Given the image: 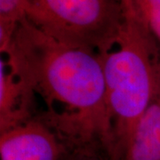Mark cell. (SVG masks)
Instances as JSON below:
<instances>
[{
    "label": "cell",
    "mask_w": 160,
    "mask_h": 160,
    "mask_svg": "<svg viewBox=\"0 0 160 160\" xmlns=\"http://www.w3.org/2000/svg\"><path fill=\"white\" fill-rule=\"evenodd\" d=\"M160 44V0H132Z\"/></svg>",
    "instance_id": "cell-8"
},
{
    "label": "cell",
    "mask_w": 160,
    "mask_h": 160,
    "mask_svg": "<svg viewBox=\"0 0 160 160\" xmlns=\"http://www.w3.org/2000/svg\"><path fill=\"white\" fill-rule=\"evenodd\" d=\"M64 160H112L105 151L101 149H73Z\"/></svg>",
    "instance_id": "cell-9"
},
{
    "label": "cell",
    "mask_w": 160,
    "mask_h": 160,
    "mask_svg": "<svg viewBox=\"0 0 160 160\" xmlns=\"http://www.w3.org/2000/svg\"><path fill=\"white\" fill-rule=\"evenodd\" d=\"M71 150L38 116L0 132V160H64Z\"/></svg>",
    "instance_id": "cell-4"
},
{
    "label": "cell",
    "mask_w": 160,
    "mask_h": 160,
    "mask_svg": "<svg viewBox=\"0 0 160 160\" xmlns=\"http://www.w3.org/2000/svg\"><path fill=\"white\" fill-rule=\"evenodd\" d=\"M121 160H160V91L140 120Z\"/></svg>",
    "instance_id": "cell-6"
},
{
    "label": "cell",
    "mask_w": 160,
    "mask_h": 160,
    "mask_svg": "<svg viewBox=\"0 0 160 160\" xmlns=\"http://www.w3.org/2000/svg\"><path fill=\"white\" fill-rule=\"evenodd\" d=\"M114 46L102 55L109 109V157L121 160L140 120L160 91V44L132 0Z\"/></svg>",
    "instance_id": "cell-2"
},
{
    "label": "cell",
    "mask_w": 160,
    "mask_h": 160,
    "mask_svg": "<svg viewBox=\"0 0 160 160\" xmlns=\"http://www.w3.org/2000/svg\"><path fill=\"white\" fill-rule=\"evenodd\" d=\"M25 18L62 44L102 55L118 38L122 0H27Z\"/></svg>",
    "instance_id": "cell-3"
},
{
    "label": "cell",
    "mask_w": 160,
    "mask_h": 160,
    "mask_svg": "<svg viewBox=\"0 0 160 160\" xmlns=\"http://www.w3.org/2000/svg\"><path fill=\"white\" fill-rule=\"evenodd\" d=\"M27 0H0V28L15 30L25 18Z\"/></svg>",
    "instance_id": "cell-7"
},
{
    "label": "cell",
    "mask_w": 160,
    "mask_h": 160,
    "mask_svg": "<svg viewBox=\"0 0 160 160\" xmlns=\"http://www.w3.org/2000/svg\"><path fill=\"white\" fill-rule=\"evenodd\" d=\"M35 94L6 55L0 59V132L22 124L32 115Z\"/></svg>",
    "instance_id": "cell-5"
},
{
    "label": "cell",
    "mask_w": 160,
    "mask_h": 160,
    "mask_svg": "<svg viewBox=\"0 0 160 160\" xmlns=\"http://www.w3.org/2000/svg\"><path fill=\"white\" fill-rule=\"evenodd\" d=\"M1 54L44 101L46 110L37 115L40 119L71 149H102L109 157L102 55L58 42L27 18L18 23L11 45Z\"/></svg>",
    "instance_id": "cell-1"
}]
</instances>
